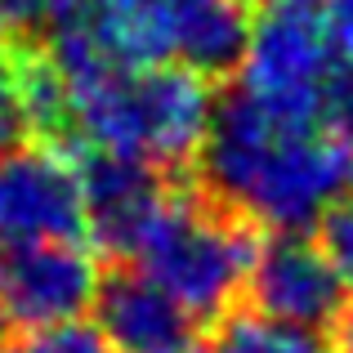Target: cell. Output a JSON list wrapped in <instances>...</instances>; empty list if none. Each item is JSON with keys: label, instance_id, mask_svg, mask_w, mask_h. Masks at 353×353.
<instances>
[{"label": "cell", "instance_id": "cell-1", "mask_svg": "<svg viewBox=\"0 0 353 353\" xmlns=\"http://www.w3.org/2000/svg\"><path fill=\"white\" fill-rule=\"evenodd\" d=\"M197 161L201 192L237 210L246 224H264L273 233H304L331 201L353 192L349 165L318 125V99L264 103L233 90L224 103H215Z\"/></svg>", "mask_w": 353, "mask_h": 353}, {"label": "cell", "instance_id": "cell-2", "mask_svg": "<svg viewBox=\"0 0 353 353\" xmlns=\"http://www.w3.org/2000/svg\"><path fill=\"white\" fill-rule=\"evenodd\" d=\"M63 130L90 152H112L152 170H183L201 157L215 121L210 77L183 63L59 72Z\"/></svg>", "mask_w": 353, "mask_h": 353}, {"label": "cell", "instance_id": "cell-3", "mask_svg": "<svg viewBox=\"0 0 353 353\" xmlns=\"http://www.w3.org/2000/svg\"><path fill=\"white\" fill-rule=\"evenodd\" d=\"M255 246L259 241L237 210H228L210 192L174 188L139 246L134 268H143L197 327L228 318L237 295L246 291Z\"/></svg>", "mask_w": 353, "mask_h": 353}, {"label": "cell", "instance_id": "cell-4", "mask_svg": "<svg viewBox=\"0 0 353 353\" xmlns=\"http://www.w3.org/2000/svg\"><path fill=\"white\" fill-rule=\"evenodd\" d=\"M103 273L90 237L0 246V318L14 331H45L94 309Z\"/></svg>", "mask_w": 353, "mask_h": 353}, {"label": "cell", "instance_id": "cell-5", "mask_svg": "<svg viewBox=\"0 0 353 353\" xmlns=\"http://www.w3.org/2000/svg\"><path fill=\"white\" fill-rule=\"evenodd\" d=\"M331 45L313 0H264L246 27L237 59V90L264 103H313L327 85Z\"/></svg>", "mask_w": 353, "mask_h": 353}, {"label": "cell", "instance_id": "cell-6", "mask_svg": "<svg viewBox=\"0 0 353 353\" xmlns=\"http://www.w3.org/2000/svg\"><path fill=\"white\" fill-rule=\"evenodd\" d=\"M68 237H90L77 152L54 143H18L0 157V246Z\"/></svg>", "mask_w": 353, "mask_h": 353}, {"label": "cell", "instance_id": "cell-7", "mask_svg": "<svg viewBox=\"0 0 353 353\" xmlns=\"http://www.w3.org/2000/svg\"><path fill=\"white\" fill-rule=\"evenodd\" d=\"M246 295L255 313L304 331L336 327L345 309V282L322 255V246L304 233H273L268 241H259L250 259Z\"/></svg>", "mask_w": 353, "mask_h": 353}, {"label": "cell", "instance_id": "cell-8", "mask_svg": "<svg viewBox=\"0 0 353 353\" xmlns=\"http://www.w3.org/2000/svg\"><path fill=\"white\" fill-rule=\"evenodd\" d=\"M81 165V192H85V233L94 250L134 264L143 237L152 233L157 215L170 201V183L161 170L130 157L112 152H90V148H72Z\"/></svg>", "mask_w": 353, "mask_h": 353}, {"label": "cell", "instance_id": "cell-9", "mask_svg": "<svg viewBox=\"0 0 353 353\" xmlns=\"http://www.w3.org/2000/svg\"><path fill=\"white\" fill-rule=\"evenodd\" d=\"M99 331L108 336V345L117 353H148L174 345V340H188V313L143 273V268H130L117 273L99 286Z\"/></svg>", "mask_w": 353, "mask_h": 353}, {"label": "cell", "instance_id": "cell-10", "mask_svg": "<svg viewBox=\"0 0 353 353\" xmlns=\"http://www.w3.org/2000/svg\"><path fill=\"white\" fill-rule=\"evenodd\" d=\"M32 130H63L59 68L36 45H0V157Z\"/></svg>", "mask_w": 353, "mask_h": 353}, {"label": "cell", "instance_id": "cell-11", "mask_svg": "<svg viewBox=\"0 0 353 353\" xmlns=\"http://www.w3.org/2000/svg\"><path fill=\"white\" fill-rule=\"evenodd\" d=\"M250 14L241 0H179V32H174V63L219 77L233 72L246 45Z\"/></svg>", "mask_w": 353, "mask_h": 353}, {"label": "cell", "instance_id": "cell-12", "mask_svg": "<svg viewBox=\"0 0 353 353\" xmlns=\"http://www.w3.org/2000/svg\"><path fill=\"white\" fill-rule=\"evenodd\" d=\"M210 353H336L322 340V331L286 327L264 313H228L219 318V336Z\"/></svg>", "mask_w": 353, "mask_h": 353}, {"label": "cell", "instance_id": "cell-13", "mask_svg": "<svg viewBox=\"0 0 353 353\" xmlns=\"http://www.w3.org/2000/svg\"><path fill=\"white\" fill-rule=\"evenodd\" d=\"M318 125H322V134H327V143L340 152V161L349 165V174H353V72L349 68L331 72L327 85H322Z\"/></svg>", "mask_w": 353, "mask_h": 353}, {"label": "cell", "instance_id": "cell-14", "mask_svg": "<svg viewBox=\"0 0 353 353\" xmlns=\"http://www.w3.org/2000/svg\"><path fill=\"white\" fill-rule=\"evenodd\" d=\"M318 246L331 259V268L340 273V282L353 286V192L340 201H331L318 219Z\"/></svg>", "mask_w": 353, "mask_h": 353}, {"label": "cell", "instance_id": "cell-15", "mask_svg": "<svg viewBox=\"0 0 353 353\" xmlns=\"http://www.w3.org/2000/svg\"><path fill=\"white\" fill-rule=\"evenodd\" d=\"M18 353H117L108 345V336L90 322H59V327H45V331H32L23 340Z\"/></svg>", "mask_w": 353, "mask_h": 353}, {"label": "cell", "instance_id": "cell-16", "mask_svg": "<svg viewBox=\"0 0 353 353\" xmlns=\"http://www.w3.org/2000/svg\"><path fill=\"white\" fill-rule=\"evenodd\" d=\"M318 14H322L331 59L353 72V0H327V5H318Z\"/></svg>", "mask_w": 353, "mask_h": 353}, {"label": "cell", "instance_id": "cell-17", "mask_svg": "<svg viewBox=\"0 0 353 353\" xmlns=\"http://www.w3.org/2000/svg\"><path fill=\"white\" fill-rule=\"evenodd\" d=\"M336 327H340V336H336V353H353V304H345V309H340Z\"/></svg>", "mask_w": 353, "mask_h": 353}, {"label": "cell", "instance_id": "cell-18", "mask_svg": "<svg viewBox=\"0 0 353 353\" xmlns=\"http://www.w3.org/2000/svg\"><path fill=\"white\" fill-rule=\"evenodd\" d=\"M148 353H206V349H197L192 340H174V345H161V349H148Z\"/></svg>", "mask_w": 353, "mask_h": 353}, {"label": "cell", "instance_id": "cell-19", "mask_svg": "<svg viewBox=\"0 0 353 353\" xmlns=\"http://www.w3.org/2000/svg\"><path fill=\"white\" fill-rule=\"evenodd\" d=\"M0 336H5V318H0Z\"/></svg>", "mask_w": 353, "mask_h": 353}]
</instances>
